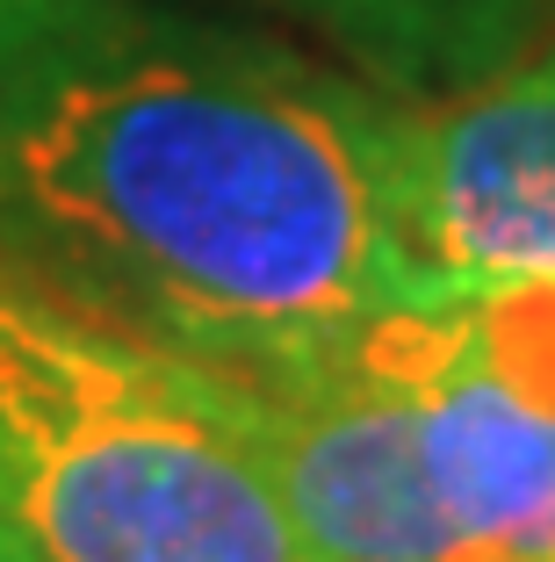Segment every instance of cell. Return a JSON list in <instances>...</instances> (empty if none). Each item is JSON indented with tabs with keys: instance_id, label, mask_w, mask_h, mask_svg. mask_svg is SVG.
Returning a JSON list of instances; mask_svg holds the SVG:
<instances>
[{
	"instance_id": "6da1fadb",
	"label": "cell",
	"mask_w": 555,
	"mask_h": 562,
	"mask_svg": "<svg viewBox=\"0 0 555 562\" xmlns=\"http://www.w3.org/2000/svg\"><path fill=\"white\" fill-rule=\"evenodd\" d=\"M411 101L166 0H0V267L217 375L419 303Z\"/></svg>"
},
{
	"instance_id": "7a4b0ae2",
	"label": "cell",
	"mask_w": 555,
	"mask_h": 562,
	"mask_svg": "<svg viewBox=\"0 0 555 562\" xmlns=\"http://www.w3.org/2000/svg\"><path fill=\"white\" fill-rule=\"evenodd\" d=\"M0 562H318L217 368L0 267Z\"/></svg>"
},
{
	"instance_id": "3957f363",
	"label": "cell",
	"mask_w": 555,
	"mask_h": 562,
	"mask_svg": "<svg viewBox=\"0 0 555 562\" xmlns=\"http://www.w3.org/2000/svg\"><path fill=\"white\" fill-rule=\"evenodd\" d=\"M368 347L411 390L455 562H555V281L404 303Z\"/></svg>"
},
{
	"instance_id": "277c9868",
	"label": "cell",
	"mask_w": 555,
	"mask_h": 562,
	"mask_svg": "<svg viewBox=\"0 0 555 562\" xmlns=\"http://www.w3.org/2000/svg\"><path fill=\"white\" fill-rule=\"evenodd\" d=\"M224 382L318 562H455L425 483L411 390L368 347V331Z\"/></svg>"
},
{
	"instance_id": "5b68a950",
	"label": "cell",
	"mask_w": 555,
	"mask_h": 562,
	"mask_svg": "<svg viewBox=\"0 0 555 562\" xmlns=\"http://www.w3.org/2000/svg\"><path fill=\"white\" fill-rule=\"evenodd\" d=\"M404 246L419 303L555 281V36L447 101H411Z\"/></svg>"
},
{
	"instance_id": "8992f818",
	"label": "cell",
	"mask_w": 555,
	"mask_h": 562,
	"mask_svg": "<svg viewBox=\"0 0 555 562\" xmlns=\"http://www.w3.org/2000/svg\"><path fill=\"white\" fill-rule=\"evenodd\" d=\"M397 101H447L555 36V0H275Z\"/></svg>"
}]
</instances>
